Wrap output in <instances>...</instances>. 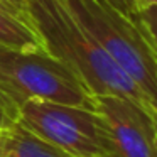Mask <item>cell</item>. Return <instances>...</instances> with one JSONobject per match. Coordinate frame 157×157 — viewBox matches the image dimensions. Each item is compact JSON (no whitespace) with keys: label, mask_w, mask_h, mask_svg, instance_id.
Segmentation results:
<instances>
[{"label":"cell","mask_w":157,"mask_h":157,"mask_svg":"<svg viewBox=\"0 0 157 157\" xmlns=\"http://www.w3.org/2000/svg\"><path fill=\"white\" fill-rule=\"evenodd\" d=\"M25 9L44 49L64 63L93 96H123L152 112L139 86L90 36L66 0H25Z\"/></svg>","instance_id":"1"},{"label":"cell","mask_w":157,"mask_h":157,"mask_svg":"<svg viewBox=\"0 0 157 157\" xmlns=\"http://www.w3.org/2000/svg\"><path fill=\"white\" fill-rule=\"evenodd\" d=\"M66 4L103 51L139 86L152 112L157 110V58L133 14H123L106 0H66Z\"/></svg>","instance_id":"2"},{"label":"cell","mask_w":157,"mask_h":157,"mask_svg":"<svg viewBox=\"0 0 157 157\" xmlns=\"http://www.w3.org/2000/svg\"><path fill=\"white\" fill-rule=\"evenodd\" d=\"M0 91L17 110L31 100L93 108V95L79 78L46 49L0 46Z\"/></svg>","instance_id":"3"},{"label":"cell","mask_w":157,"mask_h":157,"mask_svg":"<svg viewBox=\"0 0 157 157\" xmlns=\"http://www.w3.org/2000/svg\"><path fill=\"white\" fill-rule=\"evenodd\" d=\"M17 123L69 157H103L98 117L93 108L31 100L19 108Z\"/></svg>","instance_id":"4"},{"label":"cell","mask_w":157,"mask_h":157,"mask_svg":"<svg viewBox=\"0 0 157 157\" xmlns=\"http://www.w3.org/2000/svg\"><path fill=\"white\" fill-rule=\"evenodd\" d=\"M103 157H157V132L147 106L117 95L93 96Z\"/></svg>","instance_id":"5"},{"label":"cell","mask_w":157,"mask_h":157,"mask_svg":"<svg viewBox=\"0 0 157 157\" xmlns=\"http://www.w3.org/2000/svg\"><path fill=\"white\" fill-rule=\"evenodd\" d=\"M0 157H69L22 127L12 123L0 132Z\"/></svg>","instance_id":"6"},{"label":"cell","mask_w":157,"mask_h":157,"mask_svg":"<svg viewBox=\"0 0 157 157\" xmlns=\"http://www.w3.org/2000/svg\"><path fill=\"white\" fill-rule=\"evenodd\" d=\"M0 46L10 49H44L37 32L29 22L0 5Z\"/></svg>","instance_id":"7"},{"label":"cell","mask_w":157,"mask_h":157,"mask_svg":"<svg viewBox=\"0 0 157 157\" xmlns=\"http://www.w3.org/2000/svg\"><path fill=\"white\" fill-rule=\"evenodd\" d=\"M133 17H135L139 27L142 29V32L145 34L147 41L157 58V5L135 12Z\"/></svg>","instance_id":"8"},{"label":"cell","mask_w":157,"mask_h":157,"mask_svg":"<svg viewBox=\"0 0 157 157\" xmlns=\"http://www.w3.org/2000/svg\"><path fill=\"white\" fill-rule=\"evenodd\" d=\"M15 122H17V110L10 105V101L0 91V132Z\"/></svg>","instance_id":"9"},{"label":"cell","mask_w":157,"mask_h":157,"mask_svg":"<svg viewBox=\"0 0 157 157\" xmlns=\"http://www.w3.org/2000/svg\"><path fill=\"white\" fill-rule=\"evenodd\" d=\"M0 5H4L7 10H10L12 14H15L17 17L24 19L25 22L31 24L27 15V9H25V0H0Z\"/></svg>","instance_id":"10"},{"label":"cell","mask_w":157,"mask_h":157,"mask_svg":"<svg viewBox=\"0 0 157 157\" xmlns=\"http://www.w3.org/2000/svg\"><path fill=\"white\" fill-rule=\"evenodd\" d=\"M110 5H113L115 9H118L120 12H123V14H127V15H132L133 12H132V9H130V5L127 4V0H106Z\"/></svg>","instance_id":"11"},{"label":"cell","mask_w":157,"mask_h":157,"mask_svg":"<svg viewBox=\"0 0 157 157\" xmlns=\"http://www.w3.org/2000/svg\"><path fill=\"white\" fill-rule=\"evenodd\" d=\"M154 5H157V0H133V14L144 9L154 7Z\"/></svg>","instance_id":"12"},{"label":"cell","mask_w":157,"mask_h":157,"mask_svg":"<svg viewBox=\"0 0 157 157\" xmlns=\"http://www.w3.org/2000/svg\"><path fill=\"white\" fill-rule=\"evenodd\" d=\"M152 117H154V123H155V132H157V110L152 112Z\"/></svg>","instance_id":"13"},{"label":"cell","mask_w":157,"mask_h":157,"mask_svg":"<svg viewBox=\"0 0 157 157\" xmlns=\"http://www.w3.org/2000/svg\"><path fill=\"white\" fill-rule=\"evenodd\" d=\"M127 4L130 5V9H132V12H133V0H127Z\"/></svg>","instance_id":"14"}]
</instances>
